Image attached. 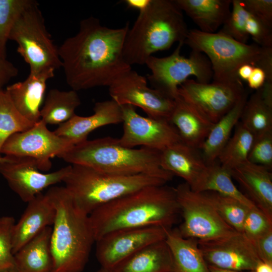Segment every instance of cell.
Instances as JSON below:
<instances>
[{"label": "cell", "instance_id": "6da1fadb", "mask_svg": "<svg viewBox=\"0 0 272 272\" xmlns=\"http://www.w3.org/2000/svg\"><path fill=\"white\" fill-rule=\"evenodd\" d=\"M129 29V22L110 28L92 16L80 22L78 32L58 47L65 80L72 90L109 87L131 69L123 55Z\"/></svg>", "mask_w": 272, "mask_h": 272}, {"label": "cell", "instance_id": "7a4b0ae2", "mask_svg": "<svg viewBox=\"0 0 272 272\" xmlns=\"http://www.w3.org/2000/svg\"><path fill=\"white\" fill-rule=\"evenodd\" d=\"M180 216L175 188L166 184L147 186L123 195L96 209L89 217L96 242L122 229L172 228Z\"/></svg>", "mask_w": 272, "mask_h": 272}, {"label": "cell", "instance_id": "3957f363", "mask_svg": "<svg viewBox=\"0 0 272 272\" xmlns=\"http://www.w3.org/2000/svg\"><path fill=\"white\" fill-rule=\"evenodd\" d=\"M46 194L55 210L50 241L52 272H81L95 242L89 215L76 206L64 186L51 187Z\"/></svg>", "mask_w": 272, "mask_h": 272}, {"label": "cell", "instance_id": "277c9868", "mask_svg": "<svg viewBox=\"0 0 272 272\" xmlns=\"http://www.w3.org/2000/svg\"><path fill=\"white\" fill-rule=\"evenodd\" d=\"M188 31L183 12L174 0H151L128 30L124 59L130 66L145 64L153 53L167 50L176 42L184 43Z\"/></svg>", "mask_w": 272, "mask_h": 272}, {"label": "cell", "instance_id": "5b68a950", "mask_svg": "<svg viewBox=\"0 0 272 272\" xmlns=\"http://www.w3.org/2000/svg\"><path fill=\"white\" fill-rule=\"evenodd\" d=\"M160 152L144 147L130 148L110 137L74 145L58 157L71 165L87 166L114 175L147 174L169 182L174 176L160 165Z\"/></svg>", "mask_w": 272, "mask_h": 272}, {"label": "cell", "instance_id": "8992f818", "mask_svg": "<svg viewBox=\"0 0 272 272\" xmlns=\"http://www.w3.org/2000/svg\"><path fill=\"white\" fill-rule=\"evenodd\" d=\"M76 206L89 215L99 207L147 186L166 184V180L147 174L114 175L71 165L63 181Z\"/></svg>", "mask_w": 272, "mask_h": 272}, {"label": "cell", "instance_id": "52a82bcc", "mask_svg": "<svg viewBox=\"0 0 272 272\" xmlns=\"http://www.w3.org/2000/svg\"><path fill=\"white\" fill-rule=\"evenodd\" d=\"M184 44L204 54L209 60L215 82H233L240 80L238 69L244 64L258 67L265 47L243 43L219 32L205 33L189 30Z\"/></svg>", "mask_w": 272, "mask_h": 272}, {"label": "cell", "instance_id": "ba28073f", "mask_svg": "<svg viewBox=\"0 0 272 272\" xmlns=\"http://www.w3.org/2000/svg\"><path fill=\"white\" fill-rule=\"evenodd\" d=\"M9 40L18 45L17 52L35 73L61 67L58 47L54 44L44 19L35 1L21 15L14 24Z\"/></svg>", "mask_w": 272, "mask_h": 272}, {"label": "cell", "instance_id": "9c48e42d", "mask_svg": "<svg viewBox=\"0 0 272 272\" xmlns=\"http://www.w3.org/2000/svg\"><path fill=\"white\" fill-rule=\"evenodd\" d=\"M184 43H178L174 51L169 56L158 57L152 55L145 64L151 74L148 80L153 88L173 99L178 96L179 86L190 76L196 81L207 83L213 78L210 62L202 53L192 50L188 57L181 54Z\"/></svg>", "mask_w": 272, "mask_h": 272}, {"label": "cell", "instance_id": "30bf717a", "mask_svg": "<svg viewBox=\"0 0 272 272\" xmlns=\"http://www.w3.org/2000/svg\"><path fill=\"white\" fill-rule=\"evenodd\" d=\"M175 190L183 219L177 229L181 236L202 242L237 232L223 220L204 194L193 191L185 182L179 184Z\"/></svg>", "mask_w": 272, "mask_h": 272}, {"label": "cell", "instance_id": "8fae6325", "mask_svg": "<svg viewBox=\"0 0 272 272\" xmlns=\"http://www.w3.org/2000/svg\"><path fill=\"white\" fill-rule=\"evenodd\" d=\"M74 145L72 141L49 130L47 124L40 120L29 129L11 135L3 146L1 154L32 158L38 169L45 172L51 167L52 158Z\"/></svg>", "mask_w": 272, "mask_h": 272}, {"label": "cell", "instance_id": "7c38bea8", "mask_svg": "<svg viewBox=\"0 0 272 272\" xmlns=\"http://www.w3.org/2000/svg\"><path fill=\"white\" fill-rule=\"evenodd\" d=\"M246 93L242 81L203 83L187 79L178 88V96L215 123Z\"/></svg>", "mask_w": 272, "mask_h": 272}, {"label": "cell", "instance_id": "4fadbf2b", "mask_svg": "<svg viewBox=\"0 0 272 272\" xmlns=\"http://www.w3.org/2000/svg\"><path fill=\"white\" fill-rule=\"evenodd\" d=\"M121 108L123 133L118 140L122 146L130 148L141 146L160 152L181 142L169 120L143 116L130 105H122Z\"/></svg>", "mask_w": 272, "mask_h": 272}, {"label": "cell", "instance_id": "5bb4252c", "mask_svg": "<svg viewBox=\"0 0 272 272\" xmlns=\"http://www.w3.org/2000/svg\"><path fill=\"white\" fill-rule=\"evenodd\" d=\"M108 88L111 99L118 105L138 107L149 117L169 120L175 106V99L148 87L147 78L132 69Z\"/></svg>", "mask_w": 272, "mask_h": 272}, {"label": "cell", "instance_id": "9a60e30c", "mask_svg": "<svg viewBox=\"0 0 272 272\" xmlns=\"http://www.w3.org/2000/svg\"><path fill=\"white\" fill-rule=\"evenodd\" d=\"M0 162V174L10 188L24 202H28L47 187L63 181L71 165L50 173L38 169L36 161L31 158L5 156Z\"/></svg>", "mask_w": 272, "mask_h": 272}, {"label": "cell", "instance_id": "2e32d148", "mask_svg": "<svg viewBox=\"0 0 272 272\" xmlns=\"http://www.w3.org/2000/svg\"><path fill=\"white\" fill-rule=\"evenodd\" d=\"M162 227L126 228L110 232L96 241V256L101 268L110 270L151 243L165 239Z\"/></svg>", "mask_w": 272, "mask_h": 272}, {"label": "cell", "instance_id": "e0dca14e", "mask_svg": "<svg viewBox=\"0 0 272 272\" xmlns=\"http://www.w3.org/2000/svg\"><path fill=\"white\" fill-rule=\"evenodd\" d=\"M209 265L236 270H254L261 261L253 243L242 233L236 232L214 240L198 242Z\"/></svg>", "mask_w": 272, "mask_h": 272}, {"label": "cell", "instance_id": "ac0fdd59", "mask_svg": "<svg viewBox=\"0 0 272 272\" xmlns=\"http://www.w3.org/2000/svg\"><path fill=\"white\" fill-rule=\"evenodd\" d=\"M93 111L94 113L88 116L75 114L53 131L76 145L88 140L89 134L97 128L122 122L121 106L112 99L95 103Z\"/></svg>", "mask_w": 272, "mask_h": 272}, {"label": "cell", "instance_id": "d6986e66", "mask_svg": "<svg viewBox=\"0 0 272 272\" xmlns=\"http://www.w3.org/2000/svg\"><path fill=\"white\" fill-rule=\"evenodd\" d=\"M54 72L53 70H49L30 72L24 81L9 85L6 89L16 109L34 123L40 120L41 107L47 82L54 77Z\"/></svg>", "mask_w": 272, "mask_h": 272}, {"label": "cell", "instance_id": "ffe728a7", "mask_svg": "<svg viewBox=\"0 0 272 272\" xmlns=\"http://www.w3.org/2000/svg\"><path fill=\"white\" fill-rule=\"evenodd\" d=\"M55 216V208L46 193H41L29 201L20 219L13 227V254L43 229L53 225Z\"/></svg>", "mask_w": 272, "mask_h": 272}, {"label": "cell", "instance_id": "44dd1931", "mask_svg": "<svg viewBox=\"0 0 272 272\" xmlns=\"http://www.w3.org/2000/svg\"><path fill=\"white\" fill-rule=\"evenodd\" d=\"M248 197L272 220V174L271 170L248 161L231 171Z\"/></svg>", "mask_w": 272, "mask_h": 272}, {"label": "cell", "instance_id": "7402d4cb", "mask_svg": "<svg viewBox=\"0 0 272 272\" xmlns=\"http://www.w3.org/2000/svg\"><path fill=\"white\" fill-rule=\"evenodd\" d=\"M160 160L163 169L182 178L190 186L207 165L199 150L182 142L172 144L160 151Z\"/></svg>", "mask_w": 272, "mask_h": 272}, {"label": "cell", "instance_id": "603a6c76", "mask_svg": "<svg viewBox=\"0 0 272 272\" xmlns=\"http://www.w3.org/2000/svg\"><path fill=\"white\" fill-rule=\"evenodd\" d=\"M182 142L199 150L214 123L178 96L169 118Z\"/></svg>", "mask_w": 272, "mask_h": 272}, {"label": "cell", "instance_id": "cb8c5ba5", "mask_svg": "<svg viewBox=\"0 0 272 272\" xmlns=\"http://www.w3.org/2000/svg\"><path fill=\"white\" fill-rule=\"evenodd\" d=\"M108 270L110 272H174V265L171 251L164 239L143 247Z\"/></svg>", "mask_w": 272, "mask_h": 272}, {"label": "cell", "instance_id": "d4e9b609", "mask_svg": "<svg viewBox=\"0 0 272 272\" xmlns=\"http://www.w3.org/2000/svg\"><path fill=\"white\" fill-rule=\"evenodd\" d=\"M178 8L199 27V30L216 33L228 18L232 0H174Z\"/></svg>", "mask_w": 272, "mask_h": 272}, {"label": "cell", "instance_id": "484cf974", "mask_svg": "<svg viewBox=\"0 0 272 272\" xmlns=\"http://www.w3.org/2000/svg\"><path fill=\"white\" fill-rule=\"evenodd\" d=\"M51 232L45 228L14 254L16 272H52Z\"/></svg>", "mask_w": 272, "mask_h": 272}, {"label": "cell", "instance_id": "4316f807", "mask_svg": "<svg viewBox=\"0 0 272 272\" xmlns=\"http://www.w3.org/2000/svg\"><path fill=\"white\" fill-rule=\"evenodd\" d=\"M165 241L171 253L174 272H210L196 240L185 238L177 229L170 228Z\"/></svg>", "mask_w": 272, "mask_h": 272}, {"label": "cell", "instance_id": "83f0119b", "mask_svg": "<svg viewBox=\"0 0 272 272\" xmlns=\"http://www.w3.org/2000/svg\"><path fill=\"white\" fill-rule=\"evenodd\" d=\"M247 99L246 92L235 105L213 125L199 149L207 165L216 162L232 135L233 129L239 121Z\"/></svg>", "mask_w": 272, "mask_h": 272}, {"label": "cell", "instance_id": "f1b7e54d", "mask_svg": "<svg viewBox=\"0 0 272 272\" xmlns=\"http://www.w3.org/2000/svg\"><path fill=\"white\" fill-rule=\"evenodd\" d=\"M190 187L196 192L213 191L234 198L250 208L256 206L235 185L231 171L217 162L207 165Z\"/></svg>", "mask_w": 272, "mask_h": 272}, {"label": "cell", "instance_id": "f546056e", "mask_svg": "<svg viewBox=\"0 0 272 272\" xmlns=\"http://www.w3.org/2000/svg\"><path fill=\"white\" fill-rule=\"evenodd\" d=\"M81 103L77 91L52 89L40 110V120L47 124L60 125L71 119Z\"/></svg>", "mask_w": 272, "mask_h": 272}, {"label": "cell", "instance_id": "4dcf8cb0", "mask_svg": "<svg viewBox=\"0 0 272 272\" xmlns=\"http://www.w3.org/2000/svg\"><path fill=\"white\" fill-rule=\"evenodd\" d=\"M232 135L220 153V164L230 171L247 161L255 135L239 121Z\"/></svg>", "mask_w": 272, "mask_h": 272}, {"label": "cell", "instance_id": "1f68e13d", "mask_svg": "<svg viewBox=\"0 0 272 272\" xmlns=\"http://www.w3.org/2000/svg\"><path fill=\"white\" fill-rule=\"evenodd\" d=\"M240 119L254 135L272 130V103L264 98L261 88L247 99Z\"/></svg>", "mask_w": 272, "mask_h": 272}, {"label": "cell", "instance_id": "d6a6232c", "mask_svg": "<svg viewBox=\"0 0 272 272\" xmlns=\"http://www.w3.org/2000/svg\"><path fill=\"white\" fill-rule=\"evenodd\" d=\"M35 123L22 116L16 109L6 90L0 91V158L6 141L12 135L25 131Z\"/></svg>", "mask_w": 272, "mask_h": 272}, {"label": "cell", "instance_id": "836d02e7", "mask_svg": "<svg viewBox=\"0 0 272 272\" xmlns=\"http://www.w3.org/2000/svg\"><path fill=\"white\" fill-rule=\"evenodd\" d=\"M201 193L208 198L228 225L237 232H242L243 223L250 208L234 198L216 192Z\"/></svg>", "mask_w": 272, "mask_h": 272}, {"label": "cell", "instance_id": "e575fe53", "mask_svg": "<svg viewBox=\"0 0 272 272\" xmlns=\"http://www.w3.org/2000/svg\"><path fill=\"white\" fill-rule=\"evenodd\" d=\"M35 1L0 0V57L7 59V44L11 30L22 13Z\"/></svg>", "mask_w": 272, "mask_h": 272}, {"label": "cell", "instance_id": "d590c367", "mask_svg": "<svg viewBox=\"0 0 272 272\" xmlns=\"http://www.w3.org/2000/svg\"><path fill=\"white\" fill-rule=\"evenodd\" d=\"M248 15L242 0H232L230 14L218 32L247 43L249 38L245 29Z\"/></svg>", "mask_w": 272, "mask_h": 272}, {"label": "cell", "instance_id": "8d00e7d4", "mask_svg": "<svg viewBox=\"0 0 272 272\" xmlns=\"http://www.w3.org/2000/svg\"><path fill=\"white\" fill-rule=\"evenodd\" d=\"M15 224L11 216L0 217V272L15 270L12 233Z\"/></svg>", "mask_w": 272, "mask_h": 272}, {"label": "cell", "instance_id": "74e56055", "mask_svg": "<svg viewBox=\"0 0 272 272\" xmlns=\"http://www.w3.org/2000/svg\"><path fill=\"white\" fill-rule=\"evenodd\" d=\"M271 230V219L256 206L248 209L241 233L248 239L254 243L258 238Z\"/></svg>", "mask_w": 272, "mask_h": 272}, {"label": "cell", "instance_id": "f35d334b", "mask_svg": "<svg viewBox=\"0 0 272 272\" xmlns=\"http://www.w3.org/2000/svg\"><path fill=\"white\" fill-rule=\"evenodd\" d=\"M248 161L262 166L271 170L272 168V130L255 135Z\"/></svg>", "mask_w": 272, "mask_h": 272}, {"label": "cell", "instance_id": "ab89813d", "mask_svg": "<svg viewBox=\"0 0 272 272\" xmlns=\"http://www.w3.org/2000/svg\"><path fill=\"white\" fill-rule=\"evenodd\" d=\"M245 29L255 44L262 47H272V25L248 13Z\"/></svg>", "mask_w": 272, "mask_h": 272}, {"label": "cell", "instance_id": "60d3db41", "mask_svg": "<svg viewBox=\"0 0 272 272\" xmlns=\"http://www.w3.org/2000/svg\"><path fill=\"white\" fill-rule=\"evenodd\" d=\"M242 2L249 14L272 25L271 0H242Z\"/></svg>", "mask_w": 272, "mask_h": 272}, {"label": "cell", "instance_id": "b9f144b4", "mask_svg": "<svg viewBox=\"0 0 272 272\" xmlns=\"http://www.w3.org/2000/svg\"><path fill=\"white\" fill-rule=\"evenodd\" d=\"M253 244L261 261L272 264V230L258 238Z\"/></svg>", "mask_w": 272, "mask_h": 272}, {"label": "cell", "instance_id": "7bdbcfd3", "mask_svg": "<svg viewBox=\"0 0 272 272\" xmlns=\"http://www.w3.org/2000/svg\"><path fill=\"white\" fill-rule=\"evenodd\" d=\"M18 74V70L7 59L0 57V91L13 78Z\"/></svg>", "mask_w": 272, "mask_h": 272}, {"label": "cell", "instance_id": "ee69618b", "mask_svg": "<svg viewBox=\"0 0 272 272\" xmlns=\"http://www.w3.org/2000/svg\"><path fill=\"white\" fill-rule=\"evenodd\" d=\"M266 77L264 71L259 67L254 66L246 82L250 88L257 90L263 86Z\"/></svg>", "mask_w": 272, "mask_h": 272}, {"label": "cell", "instance_id": "f6af8a7d", "mask_svg": "<svg viewBox=\"0 0 272 272\" xmlns=\"http://www.w3.org/2000/svg\"><path fill=\"white\" fill-rule=\"evenodd\" d=\"M151 0H125L124 3L127 7L141 12L145 9L149 5Z\"/></svg>", "mask_w": 272, "mask_h": 272}, {"label": "cell", "instance_id": "bcb514c9", "mask_svg": "<svg viewBox=\"0 0 272 272\" xmlns=\"http://www.w3.org/2000/svg\"><path fill=\"white\" fill-rule=\"evenodd\" d=\"M254 66L249 64L241 65L237 71V76L241 81H247L251 74Z\"/></svg>", "mask_w": 272, "mask_h": 272}, {"label": "cell", "instance_id": "7dc6e473", "mask_svg": "<svg viewBox=\"0 0 272 272\" xmlns=\"http://www.w3.org/2000/svg\"><path fill=\"white\" fill-rule=\"evenodd\" d=\"M255 272H272V264L260 261L257 265Z\"/></svg>", "mask_w": 272, "mask_h": 272}, {"label": "cell", "instance_id": "c3c4849f", "mask_svg": "<svg viewBox=\"0 0 272 272\" xmlns=\"http://www.w3.org/2000/svg\"><path fill=\"white\" fill-rule=\"evenodd\" d=\"M209 268L210 272H255L254 270H251V271H236V270H229V269H223L219 268L213 265H209Z\"/></svg>", "mask_w": 272, "mask_h": 272}, {"label": "cell", "instance_id": "681fc988", "mask_svg": "<svg viewBox=\"0 0 272 272\" xmlns=\"http://www.w3.org/2000/svg\"><path fill=\"white\" fill-rule=\"evenodd\" d=\"M95 272H110V271L107 269L101 267L99 269L97 270Z\"/></svg>", "mask_w": 272, "mask_h": 272}, {"label": "cell", "instance_id": "f907efd6", "mask_svg": "<svg viewBox=\"0 0 272 272\" xmlns=\"http://www.w3.org/2000/svg\"><path fill=\"white\" fill-rule=\"evenodd\" d=\"M5 160V157H1L0 158V162L4 161Z\"/></svg>", "mask_w": 272, "mask_h": 272}, {"label": "cell", "instance_id": "816d5d0a", "mask_svg": "<svg viewBox=\"0 0 272 272\" xmlns=\"http://www.w3.org/2000/svg\"><path fill=\"white\" fill-rule=\"evenodd\" d=\"M4 272H16L15 270H11V271H4Z\"/></svg>", "mask_w": 272, "mask_h": 272}]
</instances>
